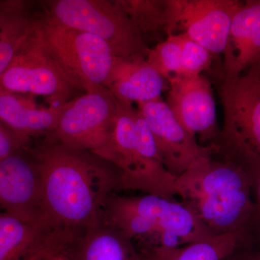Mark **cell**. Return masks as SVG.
Masks as SVG:
<instances>
[{
    "mask_svg": "<svg viewBox=\"0 0 260 260\" xmlns=\"http://www.w3.org/2000/svg\"><path fill=\"white\" fill-rule=\"evenodd\" d=\"M28 145L42 184L43 221L51 246L63 254L102 221L109 197L119 191L112 164L50 135Z\"/></svg>",
    "mask_w": 260,
    "mask_h": 260,
    "instance_id": "cell-1",
    "label": "cell"
},
{
    "mask_svg": "<svg viewBox=\"0 0 260 260\" xmlns=\"http://www.w3.org/2000/svg\"><path fill=\"white\" fill-rule=\"evenodd\" d=\"M176 192L213 236L247 234L259 220L250 179L230 149L217 145L177 177Z\"/></svg>",
    "mask_w": 260,
    "mask_h": 260,
    "instance_id": "cell-2",
    "label": "cell"
},
{
    "mask_svg": "<svg viewBox=\"0 0 260 260\" xmlns=\"http://www.w3.org/2000/svg\"><path fill=\"white\" fill-rule=\"evenodd\" d=\"M102 220L125 234L135 246L177 247L215 237L184 203L156 195L113 193Z\"/></svg>",
    "mask_w": 260,
    "mask_h": 260,
    "instance_id": "cell-3",
    "label": "cell"
},
{
    "mask_svg": "<svg viewBox=\"0 0 260 260\" xmlns=\"http://www.w3.org/2000/svg\"><path fill=\"white\" fill-rule=\"evenodd\" d=\"M34 30L46 54L75 89L88 93L104 87L114 59L104 41L61 25L47 13L34 19Z\"/></svg>",
    "mask_w": 260,
    "mask_h": 260,
    "instance_id": "cell-4",
    "label": "cell"
},
{
    "mask_svg": "<svg viewBox=\"0 0 260 260\" xmlns=\"http://www.w3.org/2000/svg\"><path fill=\"white\" fill-rule=\"evenodd\" d=\"M47 13L61 25L100 38L116 57L146 58L149 47L117 0H58Z\"/></svg>",
    "mask_w": 260,
    "mask_h": 260,
    "instance_id": "cell-5",
    "label": "cell"
},
{
    "mask_svg": "<svg viewBox=\"0 0 260 260\" xmlns=\"http://www.w3.org/2000/svg\"><path fill=\"white\" fill-rule=\"evenodd\" d=\"M116 113L115 97L101 87L68 102L56 129L49 135L59 143L88 150L113 164Z\"/></svg>",
    "mask_w": 260,
    "mask_h": 260,
    "instance_id": "cell-6",
    "label": "cell"
},
{
    "mask_svg": "<svg viewBox=\"0 0 260 260\" xmlns=\"http://www.w3.org/2000/svg\"><path fill=\"white\" fill-rule=\"evenodd\" d=\"M116 99V98H115ZM116 100L117 113L112 133L114 167L119 174V190L141 191L168 198L172 194L174 179L142 156L137 146L133 104Z\"/></svg>",
    "mask_w": 260,
    "mask_h": 260,
    "instance_id": "cell-7",
    "label": "cell"
},
{
    "mask_svg": "<svg viewBox=\"0 0 260 260\" xmlns=\"http://www.w3.org/2000/svg\"><path fill=\"white\" fill-rule=\"evenodd\" d=\"M0 89L44 97L49 106L69 102L75 90L43 49L34 26L14 60L0 76Z\"/></svg>",
    "mask_w": 260,
    "mask_h": 260,
    "instance_id": "cell-8",
    "label": "cell"
},
{
    "mask_svg": "<svg viewBox=\"0 0 260 260\" xmlns=\"http://www.w3.org/2000/svg\"><path fill=\"white\" fill-rule=\"evenodd\" d=\"M223 125L218 138L242 145L260 156V75L249 68L238 76L223 77L218 88Z\"/></svg>",
    "mask_w": 260,
    "mask_h": 260,
    "instance_id": "cell-9",
    "label": "cell"
},
{
    "mask_svg": "<svg viewBox=\"0 0 260 260\" xmlns=\"http://www.w3.org/2000/svg\"><path fill=\"white\" fill-rule=\"evenodd\" d=\"M243 3L239 0H168V37L180 30L212 54H224L233 18Z\"/></svg>",
    "mask_w": 260,
    "mask_h": 260,
    "instance_id": "cell-10",
    "label": "cell"
},
{
    "mask_svg": "<svg viewBox=\"0 0 260 260\" xmlns=\"http://www.w3.org/2000/svg\"><path fill=\"white\" fill-rule=\"evenodd\" d=\"M167 80L169 90L165 102L179 124L194 138L198 135L200 145L215 144L220 130L210 80L202 75H173Z\"/></svg>",
    "mask_w": 260,
    "mask_h": 260,
    "instance_id": "cell-11",
    "label": "cell"
},
{
    "mask_svg": "<svg viewBox=\"0 0 260 260\" xmlns=\"http://www.w3.org/2000/svg\"><path fill=\"white\" fill-rule=\"evenodd\" d=\"M0 211L44 229L40 172L28 145L0 160Z\"/></svg>",
    "mask_w": 260,
    "mask_h": 260,
    "instance_id": "cell-12",
    "label": "cell"
},
{
    "mask_svg": "<svg viewBox=\"0 0 260 260\" xmlns=\"http://www.w3.org/2000/svg\"><path fill=\"white\" fill-rule=\"evenodd\" d=\"M137 104L153 135L162 164L172 175L179 177L195 160L215 151L216 145H200L182 127L161 97Z\"/></svg>",
    "mask_w": 260,
    "mask_h": 260,
    "instance_id": "cell-13",
    "label": "cell"
},
{
    "mask_svg": "<svg viewBox=\"0 0 260 260\" xmlns=\"http://www.w3.org/2000/svg\"><path fill=\"white\" fill-rule=\"evenodd\" d=\"M68 103L39 108L28 98L0 89V122L27 145L54 131Z\"/></svg>",
    "mask_w": 260,
    "mask_h": 260,
    "instance_id": "cell-14",
    "label": "cell"
},
{
    "mask_svg": "<svg viewBox=\"0 0 260 260\" xmlns=\"http://www.w3.org/2000/svg\"><path fill=\"white\" fill-rule=\"evenodd\" d=\"M164 86V78L142 56H114L104 84L117 100L133 104L161 97Z\"/></svg>",
    "mask_w": 260,
    "mask_h": 260,
    "instance_id": "cell-15",
    "label": "cell"
},
{
    "mask_svg": "<svg viewBox=\"0 0 260 260\" xmlns=\"http://www.w3.org/2000/svg\"><path fill=\"white\" fill-rule=\"evenodd\" d=\"M61 254L69 260H142L134 242L103 220Z\"/></svg>",
    "mask_w": 260,
    "mask_h": 260,
    "instance_id": "cell-16",
    "label": "cell"
},
{
    "mask_svg": "<svg viewBox=\"0 0 260 260\" xmlns=\"http://www.w3.org/2000/svg\"><path fill=\"white\" fill-rule=\"evenodd\" d=\"M245 237L242 233H229L177 247H136L142 260H225L242 245Z\"/></svg>",
    "mask_w": 260,
    "mask_h": 260,
    "instance_id": "cell-17",
    "label": "cell"
},
{
    "mask_svg": "<svg viewBox=\"0 0 260 260\" xmlns=\"http://www.w3.org/2000/svg\"><path fill=\"white\" fill-rule=\"evenodd\" d=\"M46 246L50 241L42 225L0 211V260H24Z\"/></svg>",
    "mask_w": 260,
    "mask_h": 260,
    "instance_id": "cell-18",
    "label": "cell"
},
{
    "mask_svg": "<svg viewBox=\"0 0 260 260\" xmlns=\"http://www.w3.org/2000/svg\"><path fill=\"white\" fill-rule=\"evenodd\" d=\"M23 3H0V76L14 60L30 35L34 20L26 15Z\"/></svg>",
    "mask_w": 260,
    "mask_h": 260,
    "instance_id": "cell-19",
    "label": "cell"
},
{
    "mask_svg": "<svg viewBox=\"0 0 260 260\" xmlns=\"http://www.w3.org/2000/svg\"><path fill=\"white\" fill-rule=\"evenodd\" d=\"M143 40L162 42L169 36L168 0H117Z\"/></svg>",
    "mask_w": 260,
    "mask_h": 260,
    "instance_id": "cell-20",
    "label": "cell"
},
{
    "mask_svg": "<svg viewBox=\"0 0 260 260\" xmlns=\"http://www.w3.org/2000/svg\"><path fill=\"white\" fill-rule=\"evenodd\" d=\"M260 31V0H246L233 18L224 67L230 64L244 46Z\"/></svg>",
    "mask_w": 260,
    "mask_h": 260,
    "instance_id": "cell-21",
    "label": "cell"
},
{
    "mask_svg": "<svg viewBox=\"0 0 260 260\" xmlns=\"http://www.w3.org/2000/svg\"><path fill=\"white\" fill-rule=\"evenodd\" d=\"M146 60L164 79L173 75H181L182 58L177 34L169 36L153 48H149Z\"/></svg>",
    "mask_w": 260,
    "mask_h": 260,
    "instance_id": "cell-22",
    "label": "cell"
},
{
    "mask_svg": "<svg viewBox=\"0 0 260 260\" xmlns=\"http://www.w3.org/2000/svg\"><path fill=\"white\" fill-rule=\"evenodd\" d=\"M181 48L182 71L181 75L194 76L208 70L213 61V54L185 34H177Z\"/></svg>",
    "mask_w": 260,
    "mask_h": 260,
    "instance_id": "cell-23",
    "label": "cell"
},
{
    "mask_svg": "<svg viewBox=\"0 0 260 260\" xmlns=\"http://www.w3.org/2000/svg\"><path fill=\"white\" fill-rule=\"evenodd\" d=\"M225 145L234 152L245 168L250 179L254 200L260 217V156L251 153L242 145L225 140Z\"/></svg>",
    "mask_w": 260,
    "mask_h": 260,
    "instance_id": "cell-24",
    "label": "cell"
},
{
    "mask_svg": "<svg viewBox=\"0 0 260 260\" xmlns=\"http://www.w3.org/2000/svg\"><path fill=\"white\" fill-rule=\"evenodd\" d=\"M23 146L25 145L21 140L11 130L0 122V160Z\"/></svg>",
    "mask_w": 260,
    "mask_h": 260,
    "instance_id": "cell-25",
    "label": "cell"
},
{
    "mask_svg": "<svg viewBox=\"0 0 260 260\" xmlns=\"http://www.w3.org/2000/svg\"><path fill=\"white\" fill-rule=\"evenodd\" d=\"M59 254L49 246H44L34 251L24 260H59Z\"/></svg>",
    "mask_w": 260,
    "mask_h": 260,
    "instance_id": "cell-26",
    "label": "cell"
},
{
    "mask_svg": "<svg viewBox=\"0 0 260 260\" xmlns=\"http://www.w3.org/2000/svg\"><path fill=\"white\" fill-rule=\"evenodd\" d=\"M225 260H260V253H247V254L237 256L234 251Z\"/></svg>",
    "mask_w": 260,
    "mask_h": 260,
    "instance_id": "cell-27",
    "label": "cell"
},
{
    "mask_svg": "<svg viewBox=\"0 0 260 260\" xmlns=\"http://www.w3.org/2000/svg\"><path fill=\"white\" fill-rule=\"evenodd\" d=\"M250 68L255 70L257 72V73H259V75H260V55L259 57H258V59H256L255 62L251 65Z\"/></svg>",
    "mask_w": 260,
    "mask_h": 260,
    "instance_id": "cell-28",
    "label": "cell"
},
{
    "mask_svg": "<svg viewBox=\"0 0 260 260\" xmlns=\"http://www.w3.org/2000/svg\"><path fill=\"white\" fill-rule=\"evenodd\" d=\"M59 260H69L68 259V258L66 257L64 255H63V254H60V256H59Z\"/></svg>",
    "mask_w": 260,
    "mask_h": 260,
    "instance_id": "cell-29",
    "label": "cell"
}]
</instances>
